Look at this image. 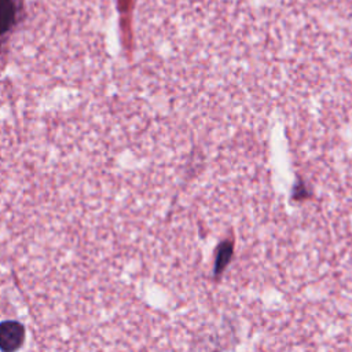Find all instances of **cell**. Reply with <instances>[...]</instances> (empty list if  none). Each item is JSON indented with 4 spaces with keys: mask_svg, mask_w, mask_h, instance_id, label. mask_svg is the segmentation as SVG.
<instances>
[{
    "mask_svg": "<svg viewBox=\"0 0 352 352\" xmlns=\"http://www.w3.org/2000/svg\"><path fill=\"white\" fill-rule=\"evenodd\" d=\"M234 238H226L219 242L214 249V261L212 268V278L213 280H220L224 271L228 268L232 257H234Z\"/></svg>",
    "mask_w": 352,
    "mask_h": 352,
    "instance_id": "2",
    "label": "cell"
},
{
    "mask_svg": "<svg viewBox=\"0 0 352 352\" xmlns=\"http://www.w3.org/2000/svg\"><path fill=\"white\" fill-rule=\"evenodd\" d=\"M18 16V0H0V38L6 36Z\"/></svg>",
    "mask_w": 352,
    "mask_h": 352,
    "instance_id": "3",
    "label": "cell"
},
{
    "mask_svg": "<svg viewBox=\"0 0 352 352\" xmlns=\"http://www.w3.org/2000/svg\"><path fill=\"white\" fill-rule=\"evenodd\" d=\"M25 340V329L16 320L0 323V349L3 352H16Z\"/></svg>",
    "mask_w": 352,
    "mask_h": 352,
    "instance_id": "1",
    "label": "cell"
}]
</instances>
